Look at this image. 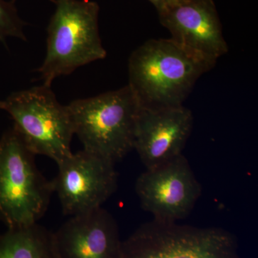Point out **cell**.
Returning <instances> with one entry per match:
<instances>
[{
	"label": "cell",
	"mask_w": 258,
	"mask_h": 258,
	"mask_svg": "<svg viewBox=\"0 0 258 258\" xmlns=\"http://www.w3.org/2000/svg\"><path fill=\"white\" fill-rule=\"evenodd\" d=\"M211 69L172 39L150 40L129 57L128 85L142 106H180Z\"/></svg>",
	"instance_id": "1"
},
{
	"label": "cell",
	"mask_w": 258,
	"mask_h": 258,
	"mask_svg": "<svg viewBox=\"0 0 258 258\" xmlns=\"http://www.w3.org/2000/svg\"><path fill=\"white\" fill-rule=\"evenodd\" d=\"M26 23L19 16L15 1L0 0V42L6 45L7 38L26 40L24 28Z\"/></svg>",
	"instance_id": "13"
},
{
	"label": "cell",
	"mask_w": 258,
	"mask_h": 258,
	"mask_svg": "<svg viewBox=\"0 0 258 258\" xmlns=\"http://www.w3.org/2000/svg\"><path fill=\"white\" fill-rule=\"evenodd\" d=\"M67 106L84 150L115 164L133 150L141 104L128 85Z\"/></svg>",
	"instance_id": "2"
},
{
	"label": "cell",
	"mask_w": 258,
	"mask_h": 258,
	"mask_svg": "<svg viewBox=\"0 0 258 258\" xmlns=\"http://www.w3.org/2000/svg\"></svg>",
	"instance_id": "15"
},
{
	"label": "cell",
	"mask_w": 258,
	"mask_h": 258,
	"mask_svg": "<svg viewBox=\"0 0 258 258\" xmlns=\"http://www.w3.org/2000/svg\"><path fill=\"white\" fill-rule=\"evenodd\" d=\"M57 164L58 173L52 183L64 215L102 207L118 187L115 164L84 149Z\"/></svg>",
	"instance_id": "8"
},
{
	"label": "cell",
	"mask_w": 258,
	"mask_h": 258,
	"mask_svg": "<svg viewBox=\"0 0 258 258\" xmlns=\"http://www.w3.org/2000/svg\"><path fill=\"white\" fill-rule=\"evenodd\" d=\"M149 1L152 3L154 7L157 8L158 13H160V12L169 8L179 0H149Z\"/></svg>",
	"instance_id": "14"
},
{
	"label": "cell",
	"mask_w": 258,
	"mask_h": 258,
	"mask_svg": "<svg viewBox=\"0 0 258 258\" xmlns=\"http://www.w3.org/2000/svg\"><path fill=\"white\" fill-rule=\"evenodd\" d=\"M0 258H57L55 233L37 222L9 227L0 235Z\"/></svg>",
	"instance_id": "12"
},
{
	"label": "cell",
	"mask_w": 258,
	"mask_h": 258,
	"mask_svg": "<svg viewBox=\"0 0 258 258\" xmlns=\"http://www.w3.org/2000/svg\"><path fill=\"white\" fill-rule=\"evenodd\" d=\"M55 240L57 258H120L118 224L102 207L71 216Z\"/></svg>",
	"instance_id": "11"
},
{
	"label": "cell",
	"mask_w": 258,
	"mask_h": 258,
	"mask_svg": "<svg viewBox=\"0 0 258 258\" xmlns=\"http://www.w3.org/2000/svg\"><path fill=\"white\" fill-rule=\"evenodd\" d=\"M158 14L171 39L211 69L228 52L213 0H179Z\"/></svg>",
	"instance_id": "9"
},
{
	"label": "cell",
	"mask_w": 258,
	"mask_h": 258,
	"mask_svg": "<svg viewBox=\"0 0 258 258\" xmlns=\"http://www.w3.org/2000/svg\"><path fill=\"white\" fill-rule=\"evenodd\" d=\"M193 124L192 112L183 105L159 108L141 106L134 149L147 169L182 154Z\"/></svg>",
	"instance_id": "10"
},
{
	"label": "cell",
	"mask_w": 258,
	"mask_h": 258,
	"mask_svg": "<svg viewBox=\"0 0 258 258\" xmlns=\"http://www.w3.org/2000/svg\"><path fill=\"white\" fill-rule=\"evenodd\" d=\"M135 190L144 211L157 220L176 222L189 216L203 187L187 159L181 154L140 174Z\"/></svg>",
	"instance_id": "7"
},
{
	"label": "cell",
	"mask_w": 258,
	"mask_h": 258,
	"mask_svg": "<svg viewBox=\"0 0 258 258\" xmlns=\"http://www.w3.org/2000/svg\"><path fill=\"white\" fill-rule=\"evenodd\" d=\"M238 242L220 227L181 225L154 219L121 242L120 258H236Z\"/></svg>",
	"instance_id": "6"
},
{
	"label": "cell",
	"mask_w": 258,
	"mask_h": 258,
	"mask_svg": "<svg viewBox=\"0 0 258 258\" xmlns=\"http://www.w3.org/2000/svg\"><path fill=\"white\" fill-rule=\"evenodd\" d=\"M13 127L35 155L50 158L57 164L72 154L74 125L68 106L57 101L51 86H42L11 93L0 101Z\"/></svg>",
	"instance_id": "5"
},
{
	"label": "cell",
	"mask_w": 258,
	"mask_h": 258,
	"mask_svg": "<svg viewBox=\"0 0 258 258\" xmlns=\"http://www.w3.org/2000/svg\"><path fill=\"white\" fill-rule=\"evenodd\" d=\"M47 28L46 55L37 72L43 84L104 59L106 51L98 30L99 6L89 0H56Z\"/></svg>",
	"instance_id": "3"
},
{
	"label": "cell",
	"mask_w": 258,
	"mask_h": 258,
	"mask_svg": "<svg viewBox=\"0 0 258 258\" xmlns=\"http://www.w3.org/2000/svg\"><path fill=\"white\" fill-rule=\"evenodd\" d=\"M35 157L14 127L0 139V220L8 228L37 222L48 208L53 186Z\"/></svg>",
	"instance_id": "4"
}]
</instances>
